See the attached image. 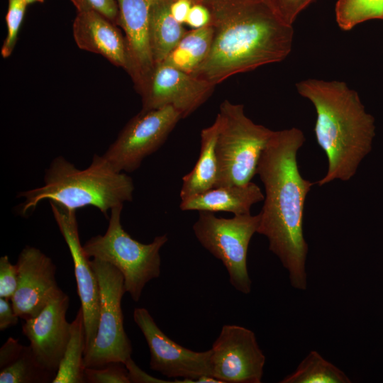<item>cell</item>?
Returning <instances> with one entry per match:
<instances>
[{"label":"cell","mask_w":383,"mask_h":383,"mask_svg":"<svg viewBox=\"0 0 383 383\" xmlns=\"http://www.w3.org/2000/svg\"><path fill=\"white\" fill-rule=\"evenodd\" d=\"M304 141L297 128L274 131L257 168L265 192L257 233L267 237L270 250L287 270L291 284L301 290L307 287L304 209L315 184L304 179L299 170L297 152Z\"/></svg>","instance_id":"cell-1"},{"label":"cell","mask_w":383,"mask_h":383,"mask_svg":"<svg viewBox=\"0 0 383 383\" xmlns=\"http://www.w3.org/2000/svg\"><path fill=\"white\" fill-rule=\"evenodd\" d=\"M211 13L213 38L205 60L192 74L216 85L238 73L282 61L294 29L264 0H200Z\"/></svg>","instance_id":"cell-2"},{"label":"cell","mask_w":383,"mask_h":383,"mask_svg":"<svg viewBox=\"0 0 383 383\" xmlns=\"http://www.w3.org/2000/svg\"><path fill=\"white\" fill-rule=\"evenodd\" d=\"M296 87L316 109L314 133L328 160L326 174L315 184L350 180L371 151L374 117L366 112L358 94L343 82L309 79Z\"/></svg>","instance_id":"cell-3"},{"label":"cell","mask_w":383,"mask_h":383,"mask_svg":"<svg viewBox=\"0 0 383 383\" xmlns=\"http://www.w3.org/2000/svg\"><path fill=\"white\" fill-rule=\"evenodd\" d=\"M133 192L132 178L115 170L102 155H94L89 166L82 170L58 156L45 170L43 186L17 196L24 199L20 210L23 216L47 199L71 211L92 206L108 218L109 210L132 201Z\"/></svg>","instance_id":"cell-4"},{"label":"cell","mask_w":383,"mask_h":383,"mask_svg":"<svg viewBox=\"0 0 383 383\" xmlns=\"http://www.w3.org/2000/svg\"><path fill=\"white\" fill-rule=\"evenodd\" d=\"M123 205L113 208L106 233L91 237L82 245L85 255L109 262L124 277L125 287L138 302L146 284L159 277L160 250L167 243V234L156 236L148 244L133 239L123 228L121 215Z\"/></svg>","instance_id":"cell-5"},{"label":"cell","mask_w":383,"mask_h":383,"mask_svg":"<svg viewBox=\"0 0 383 383\" xmlns=\"http://www.w3.org/2000/svg\"><path fill=\"white\" fill-rule=\"evenodd\" d=\"M216 118L219 130L215 187L246 184L257 174L260 158L274 131L255 123L245 114L243 104L228 100L221 104Z\"/></svg>","instance_id":"cell-6"},{"label":"cell","mask_w":383,"mask_h":383,"mask_svg":"<svg viewBox=\"0 0 383 383\" xmlns=\"http://www.w3.org/2000/svg\"><path fill=\"white\" fill-rule=\"evenodd\" d=\"M90 264L98 279L100 309L96 337L84 353V368H97L111 362L125 364L131 358L133 348L123 327L124 277L109 262L93 258Z\"/></svg>","instance_id":"cell-7"},{"label":"cell","mask_w":383,"mask_h":383,"mask_svg":"<svg viewBox=\"0 0 383 383\" xmlns=\"http://www.w3.org/2000/svg\"><path fill=\"white\" fill-rule=\"evenodd\" d=\"M259 222V213L234 215L225 218L217 217L212 212L199 211L193 225L194 233L200 244L223 262L231 284L245 294L251 291L247 268L248 250Z\"/></svg>","instance_id":"cell-8"},{"label":"cell","mask_w":383,"mask_h":383,"mask_svg":"<svg viewBox=\"0 0 383 383\" xmlns=\"http://www.w3.org/2000/svg\"><path fill=\"white\" fill-rule=\"evenodd\" d=\"M181 118V114L170 106L142 109L102 156L117 172H132L162 145Z\"/></svg>","instance_id":"cell-9"},{"label":"cell","mask_w":383,"mask_h":383,"mask_svg":"<svg viewBox=\"0 0 383 383\" xmlns=\"http://www.w3.org/2000/svg\"><path fill=\"white\" fill-rule=\"evenodd\" d=\"M211 377L221 383H260L265 356L253 331L224 325L211 348Z\"/></svg>","instance_id":"cell-10"},{"label":"cell","mask_w":383,"mask_h":383,"mask_svg":"<svg viewBox=\"0 0 383 383\" xmlns=\"http://www.w3.org/2000/svg\"><path fill=\"white\" fill-rule=\"evenodd\" d=\"M133 320L148 343L152 370L191 383H199L201 377H211V349L196 352L179 345L161 331L145 308H135Z\"/></svg>","instance_id":"cell-11"},{"label":"cell","mask_w":383,"mask_h":383,"mask_svg":"<svg viewBox=\"0 0 383 383\" xmlns=\"http://www.w3.org/2000/svg\"><path fill=\"white\" fill-rule=\"evenodd\" d=\"M59 230L66 242L74 263L77 293L81 301L86 331L85 351L91 345L97 332L100 292L96 274L80 243L76 211L50 201ZM85 353V352H84Z\"/></svg>","instance_id":"cell-12"},{"label":"cell","mask_w":383,"mask_h":383,"mask_svg":"<svg viewBox=\"0 0 383 383\" xmlns=\"http://www.w3.org/2000/svg\"><path fill=\"white\" fill-rule=\"evenodd\" d=\"M18 283L11 301L18 317L24 321L38 316L62 292L56 281V266L40 249L26 245L16 262Z\"/></svg>","instance_id":"cell-13"},{"label":"cell","mask_w":383,"mask_h":383,"mask_svg":"<svg viewBox=\"0 0 383 383\" xmlns=\"http://www.w3.org/2000/svg\"><path fill=\"white\" fill-rule=\"evenodd\" d=\"M216 85L166 64H160L141 95L144 110L167 106L186 118L211 95Z\"/></svg>","instance_id":"cell-14"},{"label":"cell","mask_w":383,"mask_h":383,"mask_svg":"<svg viewBox=\"0 0 383 383\" xmlns=\"http://www.w3.org/2000/svg\"><path fill=\"white\" fill-rule=\"evenodd\" d=\"M69 304L68 295L62 291L38 316L26 320L22 326L35 359L43 369L55 374L70 338L71 323L66 318Z\"/></svg>","instance_id":"cell-15"},{"label":"cell","mask_w":383,"mask_h":383,"mask_svg":"<svg viewBox=\"0 0 383 383\" xmlns=\"http://www.w3.org/2000/svg\"><path fill=\"white\" fill-rule=\"evenodd\" d=\"M118 26L125 33L129 57L128 74L141 96L155 69L150 42V11L153 0H116Z\"/></svg>","instance_id":"cell-16"},{"label":"cell","mask_w":383,"mask_h":383,"mask_svg":"<svg viewBox=\"0 0 383 383\" xmlns=\"http://www.w3.org/2000/svg\"><path fill=\"white\" fill-rule=\"evenodd\" d=\"M72 33L80 49L99 54L128 72L130 64L125 37L108 18L96 11L77 12Z\"/></svg>","instance_id":"cell-17"},{"label":"cell","mask_w":383,"mask_h":383,"mask_svg":"<svg viewBox=\"0 0 383 383\" xmlns=\"http://www.w3.org/2000/svg\"><path fill=\"white\" fill-rule=\"evenodd\" d=\"M265 196L254 182L246 184L217 187L181 200L182 211L209 212L227 211L234 215L250 213L251 206Z\"/></svg>","instance_id":"cell-18"},{"label":"cell","mask_w":383,"mask_h":383,"mask_svg":"<svg viewBox=\"0 0 383 383\" xmlns=\"http://www.w3.org/2000/svg\"><path fill=\"white\" fill-rule=\"evenodd\" d=\"M218 130L217 118L211 126L201 130L199 156L191 172L182 177L181 200L216 187L218 178L216 145Z\"/></svg>","instance_id":"cell-19"},{"label":"cell","mask_w":383,"mask_h":383,"mask_svg":"<svg viewBox=\"0 0 383 383\" xmlns=\"http://www.w3.org/2000/svg\"><path fill=\"white\" fill-rule=\"evenodd\" d=\"M172 0H153L150 11V42L155 66L161 64L187 32L173 17Z\"/></svg>","instance_id":"cell-20"},{"label":"cell","mask_w":383,"mask_h":383,"mask_svg":"<svg viewBox=\"0 0 383 383\" xmlns=\"http://www.w3.org/2000/svg\"><path fill=\"white\" fill-rule=\"evenodd\" d=\"M212 38L210 25L186 32L162 63L192 74L206 58Z\"/></svg>","instance_id":"cell-21"},{"label":"cell","mask_w":383,"mask_h":383,"mask_svg":"<svg viewBox=\"0 0 383 383\" xmlns=\"http://www.w3.org/2000/svg\"><path fill=\"white\" fill-rule=\"evenodd\" d=\"M86 331L80 307L71 323L70 338L52 383H84Z\"/></svg>","instance_id":"cell-22"},{"label":"cell","mask_w":383,"mask_h":383,"mask_svg":"<svg viewBox=\"0 0 383 383\" xmlns=\"http://www.w3.org/2000/svg\"><path fill=\"white\" fill-rule=\"evenodd\" d=\"M281 383H350V378L339 368L312 350L296 370Z\"/></svg>","instance_id":"cell-23"},{"label":"cell","mask_w":383,"mask_h":383,"mask_svg":"<svg viewBox=\"0 0 383 383\" xmlns=\"http://www.w3.org/2000/svg\"><path fill=\"white\" fill-rule=\"evenodd\" d=\"M55 376L38 363L30 346H24L13 363L0 370V383L52 382Z\"/></svg>","instance_id":"cell-24"},{"label":"cell","mask_w":383,"mask_h":383,"mask_svg":"<svg viewBox=\"0 0 383 383\" xmlns=\"http://www.w3.org/2000/svg\"><path fill=\"white\" fill-rule=\"evenodd\" d=\"M335 12L339 27L349 30L368 20H383V0H338Z\"/></svg>","instance_id":"cell-25"},{"label":"cell","mask_w":383,"mask_h":383,"mask_svg":"<svg viewBox=\"0 0 383 383\" xmlns=\"http://www.w3.org/2000/svg\"><path fill=\"white\" fill-rule=\"evenodd\" d=\"M27 5L26 0H8L6 15L7 34L1 49L4 58L9 57L15 48Z\"/></svg>","instance_id":"cell-26"},{"label":"cell","mask_w":383,"mask_h":383,"mask_svg":"<svg viewBox=\"0 0 383 383\" xmlns=\"http://www.w3.org/2000/svg\"><path fill=\"white\" fill-rule=\"evenodd\" d=\"M84 377L89 383H131L128 370L121 362H111L97 368H84Z\"/></svg>","instance_id":"cell-27"},{"label":"cell","mask_w":383,"mask_h":383,"mask_svg":"<svg viewBox=\"0 0 383 383\" xmlns=\"http://www.w3.org/2000/svg\"><path fill=\"white\" fill-rule=\"evenodd\" d=\"M284 23L293 24L297 16L313 0H264Z\"/></svg>","instance_id":"cell-28"},{"label":"cell","mask_w":383,"mask_h":383,"mask_svg":"<svg viewBox=\"0 0 383 383\" xmlns=\"http://www.w3.org/2000/svg\"><path fill=\"white\" fill-rule=\"evenodd\" d=\"M18 270L17 265L11 263L8 255L0 258V297L11 299L17 289Z\"/></svg>","instance_id":"cell-29"},{"label":"cell","mask_w":383,"mask_h":383,"mask_svg":"<svg viewBox=\"0 0 383 383\" xmlns=\"http://www.w3.org/2000/svg\"><path fill=\"white\" fill-rule=\"evenodd\" d=\"M77 12L96 11L118 26V8L116 0H71Z\"/></svg>","instance_id":"cell-30"},{"label":"cell","mask_w":383,"mask_h":383,"mask_svg":"<svg viewBox=\"0 0 383 383\" xmlns=\"http://www.w3.org/2000/svg\"><path fill=\"white\" fill-rule=\"evenodd\" d=\"M211 22V13L208 8L202 4H193L188 13L185 23L197 29L207 26Z\"/></svg>","instance_id":"cell-31"},{"label":"cell","mask_w":383,"mask_h":383,"mask_svg":"<svg viewBox=\"0 0 383 383\" xmlns=\"http://www.w3.org/2000/svg\"><path fill=\"white\" fill-rule=\"evenodd\" d=\"M23 347L17 339L9 338L0 349V370L13 363L20 356Z\"/></svg>","instance_id":"cell-32"},{"label":"cell","mask_w":383,"mask_h":383,"mask_svg":"<svg viewBox=\"0 0 383 383\" xmlns=\"http://www.w3.org/2000/svg\"><path fill=\"white\" fill-rule=\"evenodd\" d=\"M18 318V316L14 311L11 301L0 297V331H4L16 325Z\"/></svg>","instance_id":"cell-33"},{"label":"cell","mask_w":383,"mask_h":383,"mask_svg":"<svg viewBox=\"0 0 383 383\" xmlns=\"http://www.w3.org/2000/svg\"><path fill=\"white\" fill-rule=\"evenodd\" d=\"M125 365L128 370L131 382L133 383H162L172 382L170 381H164L150 376L148 373L143 371L135 363L132 358L128 359Z\"/></svg>","instance_id":"cell-34"},{"label":"cell","mask_w":383,"mask_h":383,"mask_svg":"<svg viewBox=\"0 0 383 383\" xmlns=\"http://www.w3.org/2000/svg\"><path fill=\"white\" fill-rule=\"evenodd\" d=\"M192 4L191 0H172L170 10L175 20L181 24L185 23Z\"/></svg>","instance_id":"cell-35"},{"label":"cell","mask_w":383,"mask_h":383,"mask_svg":"<svg viewBox=\"0 0 383 383\" xmlns=\"http://www.w3.org/2000/svg\"><path fill=\"white\" fill-rule=\"evenodd\" d=\"M26 1L27 2V4L28 5V4H30L35 3V2L43 3L44 0H26Z\"/></svg>","instance_id":"cell-36"},{"label":"cell","mask_w":383,"mask_h":383,"mask_svg":"<svg viewBox=\"0 0 383 383\" xmlns=\"http://www.w3.org/2000/svg\"><path fill=\"white\" fill-rule=\"evenodd\" d=\"M193 4L199 3L200 0H191Z\"/></svg>","instance_id":"cell-37"}]
</instances>
